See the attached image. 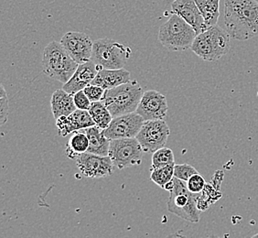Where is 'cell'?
<instances>
[{
  "label": "cell",
  "instance_id": "obj_1",
  "mask_svg": "<svg viewBox=\"0 0 258 238\" xmlns=\"http://www.w3.org/2000/svg\"><path fill=\"white\" fill-rule=\"evenodd\" d=\"M224 25L234 40H247L258 36V2L224 0Z\"/></svg>",
  "mask_w": 258,
  "mask_h": 238
},
{
  "label": "cell",
  "instance_id": "obj_2",
  "mask_svg": "<svg viewBox=\"0 0 258 238\" xmlns=\"http://www.w3.org/2000/svg\"><path fill=\"white\" fill-rule=\"evenodd\" d=\"M78 66L59 41H51L45 47L42 69L45 75L51 79L65 85L75 75Z\"/></svg>",
  "mask_w": 258,
  "mask_h": 238
},
{
  "label": "cell",
  "instance_id": "obj_3",
  "mask_svg": "<svg viewBox=\"0 0 258 238\" xmlns=\"http://www.w3.org/2000/svg\"><path fill=\"white\" fill-rule=\"evenodd\" d=\"M143 94L144 92L139 83L131 81L118 87L106 90L103 102L114 118L136 113Z\"/></svg>",
  "mask_w": 258,
  "mask_h": 238
},
{
  "label": "cell",
  "instance_id": "obj_4",
  "mask_svg": "<svg viewBox=\"0 0 258 238\" xmlns=\"http://www.w3.org/2000/svg\"><path fill=\"white\" fill-rule=\"evenodd\" d=\"M231 49V36L219 26L208 28L197 35L190 50L201 59L214 62L227 54Z\"/></svg>",
  "mask_w": 258,
  "mask_h": 238
},
{
  "label": "cell",
  "instance_id": "obj_5",
  "mask_svg": "<svg viewBox=\"0 0 258 238\" xmlns=\"http://www.w3.org/2000/svg\"><path fill=\"white\" fill-rule=\"evenodd\" d=\"M197 33L178 15L172 16L160 27L159 40L168 50L181 51L190 49Z\"/></svg>",
  "mask_w": 258,
  "mask_h": 238
},
{
  "label": "cell",
  "instance_id": "obj_6",
  "mask_svg": "<svg viewBox=\"0 0 258 238\" xmlns=\"http://www.w3.org/2000/svg\"><path fill=\"white\" fill-rule=\"evenodd\" d=\"M132 54L131 49L112 39L95 40L91 61L99 70H118L124 68Z\"/></svg>",
  "mask_w": 258,
  "mask_h": 238
},
{
  "label": "cell",
  "instance_id": "obj_7",
  "mask_svg": "<svg viewBox=\"0 0 258 238\" xmlns=\"http://www.w3.org/2000/svg\"><path fill=\"white\" fill-rule=\"evenodd\" d=\"M168 210L169 213L179 216L190 223H198L201 212L197 207L199 194H191L187 188V184L173 178V187L169 192Z\"/></svg>",
  "mask_w": 258,
  "mask_h": 238
},
{
  "label": "cell",
  "instance_id": "obj_8",
  "mask_svg": "<svg viewBox=\"0 0 258 238\" xmlns=\"http://www.w3.org/2000/svg\"><path fill=\"white\" fill-rule=\"evenodd\" d=\"M143 153L142 147L136 138L111 140L109 157L117 169L139 166L142 163Z\"/></svg>",
  "mask_w": 258,
  "mask_h": 238
},
{
  "label": "cell",
  "instance_id": "obj_9",
  "mask_svg": "<svg viewBox=\"0 0 258 238\" xmlns=\"http://www.w3.org/2000/svg\"><path fill=\"white\" fill-rule=\"evenodd\" d=\"M169 135L170 129L164 120L145 121L136 139L144 152L154 153L157 150L165 148Z\"/></svg>",
  "mask_w": 258,
  "mask_h": 238
},
{
  "label": "cell",
  "instance_id": "obj_10",
  "mask_svg": "<svg viewBox=\"0 0 258 238\" xmlns=\"http://www.w3.org/2000/svg\"><path fill=\"white\" fill-rule=\"evenodd\" d=\"M145 120L137 113L114 117L109 127L103 130L104 136L110 139H134L144 125Z\"/></svg>",
  "mask_w": 258,
  "mask_h": 238
},
{
  "label": "cell",
  "instance_id": "obj_11",
  "mask_svg": "<svg viewBox=\"0 0 258 238\" xmlns=\"http://www.w3.org/2000/svg\"><path fill=\"white\" fill-rule=\"evenodd\" d=\"M60 42L71 58L78 65L91 61L95 42L88 35L83 32L70 31L61 38Z\"/></svg>",
  "mask_w": 258,
  "mask_h": 238
},
{
  "label": "cell",
  "instance_id": "obj_12",
  "mask_svg": "<svg viewBox=\"0 0 258 238\" xmlns=\"http://www.w3.org/2000/svg\"><path fill=\"white\" fill-rule=\"evenodd\" d=\"M75 161L80 172L86 178H106L114 171V164L109 156L102 157L86 152Z\"/></svg>",
  "mask_w": 258,
  "mask_h": 238
},
{
  "label": "cell",
  "instance_id": "obj_13",
  "mask_svg": "<svg viewBox=\"0 0 258 238\" xmlns=\"http://www.w3.org/2000/svg\"><path fill=\"white\" fill-rule=\"evenodd\" d=\"M169 111V105L166 96L156 90L144 92L137 109L145 121L164 120Z\"/></svg>",
  "mask_w": 258,
  "mask_h": 238
},
{
  "label": "cell",
  "instance_id": "obj_14",
  "mask_svg": "<svg viewBox=\"0 0 258 238\" xmlns=\"http://www.w3.org/2000/svg\"><path fill=\"white\" fill-rule=\"evenodd\" d=\"M171 12L191 26L197 35L208 29L194 0H174L171 4Z\"/></svg>",
  "mask_w": 258,
  "mask_h": 238
},
{
  "label": "cell",
  "instance_id": "obj_15",
  "mask_svg": "<svg viewBox=\"0 0 258 238\" xmlns=\"http://www.w3.org/2000/svg\"><path fill=\"white\" fill-rule=\"evenodd\" d=\"M91 114L88 111L77 109L68 116H62L56 120V127L61 137H67L80 130H85L95 127Z\"/></svg>",
  "mask_w": 258,
  "mask_h": 238
},
{
  "label": "cell",
  "instance_id": "obj_16",
  "mask_svg": "<svg viewBox=\"0 0 258 238\" xmlns=\"http://www.w3.org/2000/svg\"><path fill=\"white\" fill-rule=\"evenodd\" d=\"M99 72V68L89 61L83 65H79L75 75L62 86V89L70 94H75L85 90L86 86L91 85Z\"/></svg>",
  "mask_w": 258,
  "mask_h": 238
},
{
  "label": "cell",
  "instance_id": "obj_17",
  "mask_svg": "<svg viewBox=\"0 0 258 238\" xmlns=\"http://www.w3.org/2000/svg\"><path fill=\"white\" fill-rule=\"evenodd\" d=\"M131 82L130 73L127 70H99L95 80L92 82V85H98L100 87L106 90L113 89L120 85L127 84Z\"/></svg>",
  "mask_w": 258,
  "mask_h": 238
},
{
  "label": "cell",
  "instance_id": "obj_18",
  "mask_svg": "<svg viewBox=\"0 0 258 238\" xmlns=\"http://www.w3.org/2000/svg\"><path fill=\"white\" fill-rule=\"evenodd\" d=\"M50 107L56 120L62 116H68L77 110L74 101V95L68 94L63 89L56 90L52 94Z\"/></svg>",
  "mask_w": 258,
  "mask_h": 238
},
{
  "label": "cell",
  "instance_id": "obj_19",
  "mask_svg": "<svg viewBox=\"0 0 258 238\" xmlns=\"http://www.w3.org/2000/svg\"><path fill=\"white\" fill-rule=\"evenodd\" d=\"M84 131L89 139L88 153L95 154L102 157L109 156L111 140L104 136L102 129L95 126L89 129H85Z\"/></svg>",
  "mask_w": 258,
  "mask_h": 238
},
{
  "label": "cell",
  "instance_id": "obj_20",
  "mask_svg": "<svg viewBox=\"0 0 258 238\" xmlns=\"http://www.w3.org/2000/svg\"><path fill=\"white\" fill-rule=\"evenodd\" d=\"M89 146V139L85 131H77L73 133L68 140L65 153L69 159L76 160L81 155L88 152Z\"/></svg>",
  "mask_w": 258,
  "mask_h": 238
},
{
  "label": "cell",
  "instance_id": "obj_21",
  "mask_svg": "<svg viewBox=\"0 0 258 238\" xmlns=\"http://www.w3.org/2000/svg\"><path fill=\"white\" fill-rule=\"evenodd\" d=\"M207 28L217 25L221 0H194Z\"/></svg>",
  "mask_w": 258,
  "mask_h": 238
},
{
  "label": "cell",
  "instance_id": "obj_22",
  "mask_svg": "<svg viewBox=\"0 0 258 238\" xmlns=\"http://www.w3.org/2000/svg\"><path fill=\"white\" fill-rule=\"evenodd\" d=\"M88 112L91 114L93 121L95 122V126L102 130L107 129L113 120L112 114L103 101L92 103Z\"/></svg>",
  "mask_w": 258,
  "mask_h": 238
},
{
  "label": "cell",
  "instance_id": "obj_23",
  "mask_svg": "<svg viewBox=\"0 0 258 238\" xmlns=\"http://www.w3.org/2000/svg\"><path fill=\"white\" fill-rule=\"evenodd\" d=\"M174 166L175 164L166 166L163 168H159V169H151L150 180L160 188H165L166 185L173 180Z\"/></svg>",
  "mask_w": 258,
  "mask_h": 238
},
{
  "label": "cell",
  "instance_id": "obj_24",
  "mask_svg": "<svg viewBox=\"0 0 258 238\" xmlns=\"http://www.w3.org/2000/svg\"><path fill=\"white\" fill-rule=\"evenodd\" d=\"M152 169L163 168L175 164L173 151L168 148L159 149L152 155Z\"/></svg>",
  "mask_w": 258,
  "mask_h": 238
},
{
  "label": "cell",
  "instance_id": "obj_25",
  "mask_svg": "<svg viewBox=\"0 0 258 238\" xmlns=\"http://www.w3.org/2000/svg\"><path fill=\"white\" fill-rule=\"evenodd\" d=\"M197 173L198 170L189 164H175L174 166V177L184 183H187L191 176Z\"/></svg>",
  "mask_w": 258,
  "mask_h": 238
},
{
  "label": "cell",
  "instance_id": "obj_26",
  "mask_svg": "<svg viewBox=\"0 0 258 238\" xmlns=\"http://www.w3.org/2000/svg\"><path fill=\"white\" fill-rule=\"evenodd\" d=\"M186 184L187 188L191 194H200L203 193L207 184L204 177L201 174L197 173L191 176Z\"/></svg>",
  "mask_w": 258,
  "mask_h": 238
},
{
  "label": "cell",
  "instance_id": "obj_27",
  "mask_svg": "<svg viewBox=\"0 0 258 238\" xmlns=\"http://www.w3.org/2000/svg\"><path fill=\"white\" fill-rule=\"evenodd\" d=\"M9 99L3 85H0V125L3 126L8 121Z\"/></svg>",
  "mask_w": 258,
  "mask_h": 238
},
{
  "label": "cell",
  "instance_id": "obj_28",
  "mask_svg": "<svg viewBox=\"0 0 258 238\" xmlns=\"http://www.w3.org/2000/svg\"><path fill=\"white\" fill-rule=\"evenodd\" d=\"M84 92L92 103L103 101L104 94H105V90L104 88L100 87L98 85H92V84L86 86Z\"/></svg>",
  "mask_w": 258,
  "mask_h": 238
},
{
  "label": "cell",
  "instance_id": "obj_29",
  "mask_svg": "<svg viewBox=\"0 0 258 238\" xmlns=\"http://www.w3.org/2000/svg\"><path fill=\"white\" fill-rule=\"evenodd\" d=\"M74 95V101H75V106L76 108L79 110H85V111H89L92 102L90 101L87 95L85 94L84 90L80 91Z\"/></svg>",
  "mask_w": 258,
  "mask_h": 238
},
{
  "label": "cell",
  "instance_id": "obj_30",
  "mask_svg": "<svg viewBox=\"0 0 258 238\" xmlns=\"http://www.w3.org/2000/svg\"><path fill=\"white\" fill-rule=\"evenodd\" d=\"M166 238H189L188 236H186V235H184L182 234V233L179 231V232H176V233H171V234H169Z\"/></svg>",
  "mask_w": 258,
  "mask_h": 238
},
{
  "label": "cell",
  "instance_id": "obj_31",
  "mask_svg": "<svg viewBox=\"0 0 258 238\" xmlns=\"http://www.w3.org/2000/svg\"><path fill=\"white\" fill-rule=\"evenodd\" d=\"M208 238H221V237H219V236H216V235H211V236H209Z\"/></svg>",
  "mask_w": 258,
  "mask_h": 238
},
{
  "label": "cell",
  "instance_id": "obj_32",
  "mask_svg": "<svg viewBox=\"0 0 258 238\" xmlns=\"http://www.w3.org/2000/svg\"><path fill=\"white\" fill-rule=\"evenodd\" d=\"M252 238H258V233H256V234H254L253 236H252Z\"/></svg>",
  "mask_w": 258,
  "mask_h": 238
},
{
  "label": "cell",
  "instance_id": "obj_33",
  "mask_svg": "<svg viewBox=\"0 0 258 238\" xmlns=\"http://www.w3.org/2000/svg\"><path fill=\"white\" fill-rule=\"evenodd\" d=\"M255 1H256V2H258V0H255Z\"/></svg>",
  "mask_w": 258,
  "mask_h": 238
},
{
  "label": "cell",
  "instance_id": "obj_34",
  "mask_svg": "<svg viewBox=\"0 0 258 238\" xmlns=\"http://www.w3.org/2000/svg\"><path fill=\"white\" fill-rule=\"evenodd\" d=\"M257 96H258V93H257Z\"/></svg>",
  "mask_w": 258,
  "mask_h": 238
}]
</instances>
